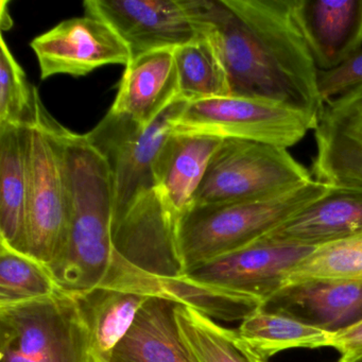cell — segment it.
Listing matches in <instances>:
<instances>
[{
  "mask_svg": "<svg viewBox=\"0 0 362 362\" xmlns=\"http://www.w3.org/2000/svg\"><path fill=\"white\" fill-rule=\"evenodd\" d=\"M179 99L187 103L232 96L226 67L209 35L175 48Z\"/></svg>",
  "mask_w": 362,
  "mask_h": 362,
  "instance_id": "7402d4cb",
  "label": "cell"
},
{
  "mask_svg": "<svg viewBox=\"0 0 362 362\" xmlns=\"http://www.w3.org/2000/svg\"><path fill=\"white\" fill-rule=\"evenodd\" d=\"M308 281L362 284V235L315 247L289 273L284 286Z\"/></svg>",
  "mask_w": 362,
  "mask_h": 362,
  "instance_id": "484cf974",
  "label": "cell"
},
{
  "mask_svg": "<svg viewBox=\"0 0 362 362\" xmlns=\"http://www.w3.org/2000/svg\"><path fill=\"white\" fill-rule=\"evenodd\" d=\"M313 180L310 171L287 148L223 139L209 162L192 204L264 200Z\"/></svg>",
  "mask_w": 362,
  "mask_h": 362,
  "instance_id": "8992f818",
  "label": "cell"
},
{
  "mask_svg": "<svg viewBox=\"0 0 362 362\" xmlns=\"http://www.w3.org/2000/svg\"><path fill=\"white\" fill-rule=\"evenodd\" d=\"M222 141L211 135L173 132L165 143L156 162V186L179 217L192 204Z\"/></svg>",
  "mask_w": 362,
  "mask_h": 362,
  "instance_id": "d6986e66",
  "label": "cell"
},
{
  "mask_svg": "<svg viewBox=\"0 0 362 362\" xmlns=\"http://www.w3.org/2000/svg\"><path fill=\"white\" fill-rule=\"evenodd\" d=\"M362 235V189L332 187L267 238L320 247Z\"/></svg>",
  "mask_w": 362,
  "mask_h": 362,
  "instance_id": "e0dca14e",
  "label": "cell"
},
{
  "mask_svg": "<svg viewBox=\"0 0 362 362\" xmlns=\"http://www.w3.org/2000/svg\"><path fill=\"white\" fill-rule=\"evenodd\" d=\"M175 317L182 338L198 362H267L247 349L236 330L188 305L177 304Z\"/></svg>",
  "mask_w": 362,
  "mask_h": 362,
  "instance_id": "603a6c76",
  "label": "cell"
},
{
  "mask_svg": "<svg viewBox=\"0 0 362 362\" xmlns=\"http://www.w3.org/2000/svg\"><path fill=\"white\" fill-rule=\"evenodd\" d=\"M317 82L324 105L362 86V48L336 69L319 71Z\"/></svg>",
  "mask_w": 362,
  "mask_h": 362,
  "instance_id": "83f0119b",
  "label": "cell"
},
{
  "mask_svg": "<svg viewBox=\"0 0 362 362\" xmlns=\"http://www.w3.org/2000/svg\"><path fill=\"white\" fill-rule=\"evenodd\" d=\"M330 347L340 354L338 362H359L362 360V321L336 332Z\"/></svg>",
  "mask_w": 362,
  "mask_h": 362,
  "instance_id": "f1b7e54d",
  "label": "cell"
},
{
  "mask_svg": "<svg viewBox=\"0 0 362 362\" xmlns=\"http://www.w3.org/2000/svg\"><path fill=\"white\" fill-rule=\"evenodd\" d=\"M177 215L158 187L141 196L113 223L115 251L139 270L164 279L184 276Z\"/></svg>",
  "mask_w": 362,
  "mask_h": 362,
  "instance_id": "8fae6325",
  "label": "cell"
},
{
  "mask_svg": "<svg viewBox=\"0 0 362 362\" xmlns=\"http://www.w3.org/2000/svg\"><path fill=\"white\" fill-rule=\"evenodd\" d=\"M188 103H173L150 126L110 110L86 139L103 154L113 177V223L156 186V166L173 127Z\"/></svg>",
  "mask_w": 362,
  "mask_h": 362,
  "instance_id": "52a82bcc",
  "label": "cell"
},
{
  "mask_svg": "<svg viewBox=\"0 0 362 362\" xmlns=\"http://www.w3.org/2000/svg\"><path fill=\"white\" fill-rule=\"evenodd\" d=\"M206 18L232 96L272 101L317 124L324 105L319 69L294 0H206Z\"/></svg>",
  "mask_w": 362,
  "mask_h": 362,
  "instance_id": "6da1fadb",
  "label": "cell"
},
{
  "mask_svg": "<svg viewBox=\"0 0 362 362\" xmlns=\"http://www.w3.org/2000/svg\"><path fill=\"white\" fill-rule=\"evenodd\" d=\"M28 160L26 127L0 126L1 245L26 254Z\"/></svg>",
  "mask_w": 362,
  "mask_h": 362,
  "instance_id": "ffe728a7",
  "label": "cell"
},
{
  "mask_svg": "<svg viewBox=\"0 0 362 362\" xmlns=\"http://www.w3.org/2000/svg\"><path fill=\"white\" fill-rule=\"evenodd\" d=\"M37 88L31 86L5 37L0 39V126L26 127L33 122Z\"/></svg>",
  "mask_w": 362,
  "mask_h": 362,
  "instance_id": "4316f807",
  "label": "cell"
},
{
  "mask_svg": "<svg viewBox=\"0 0 362 362\" xmlns=\"http://www.w3.org/2000/svg\"><path fill=\"white\" fill-rule=\"evenodd\" d=\"M236 332L243 344L264 360L286 349L330 347L334 334L262 307L245 317Z\"/></svg>",
  "mask_w": 362,
  "mask_h": 362,
  "instance_id": "44dd1931",
  "label": "cell"
},
{
  "mask_svg": "<svg viewBox=\"0 0 362 362\" xmlns=\"http://www.w3.org/2000/svg\"><path fill=\"white\" fill-rule=\"evenodd\" d=\"M90 362H95L94 358L90 357Z\"/></svg>",
  "mask_w": 362,
  "mask_h": 362,
  "instance_id": "f546056e",
  "label": "cell"
},
{
  "mask_svg": "<svg viewBox=\"0 0 362 362\" xmlns=\"http://www.w3.org/2000/svg\"><path fill=\"white\" fill-rule=\"evenodd\" d=\"M179 100V78L173 50L133 59L126 66L111 111L150 126Z\"/></svg>",
  "mask_w": 362,
  "mask_h": 362,
  "instance_id": "2e32d148",
  "label": "cell"
},
{
  "mask_svg": "<svg viewBox=\"0 0 362 362\" xmlns=\"http://www.w3.org/2000/svg\"><path fill=\"white\" fill-rule=\"evenodd\" d=\"M313 119L285 105L247 97L226 96L188 103L173 132L199 133L289 148L315 130Z\"/></svg>",
  "mask_w": 362,
  "mask_h": 362,
  "instance_id": "9c48e42d",
  "label": "cell"
},
{
  "mask_svg": "<svg viewBox=\"0 0 362 362\" xmlns=\"http://www.w3.org/2000/svg\"><path fill=\"white\" fill-rule=\"evenodd\" d=\"M177 304L167 296L148 298L109 362H198L180 332Z\"/></svg>",
  "mask_w": 362,
  "mask_h": 362,
  "instance_id": "ac0fdd59",
  "label": "cell"
},
{
  "mask_svg": "<svg viewBox=\"0 0 362 362\" xmlns=\"http://www.w3.org/2000/svg\"><path fill=\"white\" fill-rule=\"evenodd\" d=\"M90 334L76 298L62 290L0 307V362H90Z\"/></svg>",
  "mask_w": 362,
  "mask_h": 362,
  "instance_id": "5b68a950",
  "label": "cell"
},
{
  "mask_svg": "<svg viewBox=\"0 0 362 362\" xmlns=\"http://www.w3.org/2000/svg\"><path fill=\"white\" fill-rule=\"evenodd\" d=\"M315 249L264 237L194 267L183 277L209 287L257 296L264 302L284 287L289 273Z\"/></svg>",
  "mask_w": 362,
  "mask_h": 362,
  "instance_id": "7c38bea8",
  "label": "cell"
},
{
  "mask_svg": "<svg viewBox=\"0 0 362 362\" xmlns=\"http://www.w3.org/2000/svg\"><path fill=\"white\" fill-rule=\"evenodd\" d=\"M86 16L107 23L133 59L206 37V0H86ZM131 60V61H132Z\"/></svg>",
  "mask_w": 362,
  "mask_h": 362,
  "instance_id": "ba28073f",
  "label": "cell"
},
{
  "mask_svg": "<svg viewBox=\"0 0 362 362\" xmlns=\"http://www.w3.org/2000/svg\"><path fill=\"white\" fill-rule=\"evenodd\" d=\"M162 279L119 259L101 285L74 296L90 334L95 362H109L148 298L162 296Z\"/></svg>",
  "mask_w": 362,
  "mask_h": 362,
  "instance_id": "30bf717a",
  "label": "cell"
},
{
  "mask_svg": "<svg viewBox=\"0 0 362 362\" xmlns=\"http://www.w3.org/2000/svg\"><path fill=\"white\" fill-rule=\"evenodd\" d=\"M164 294L180 304L188 305L213 320L243 322L262 308L264 300L257 296L209 287L194 283L185 277L163 279Z\"/></svg>",
  "mask_w": 362,
  "mask_h": 362,
  "instance_id": "cb8c5ba5",
  "label": "cell"
},
{
  "mask_svg": "<svg viewBox=\"0 0 362 362\" xmlns=\"http://www.w3.org/2000/svg\"><path fill=\"white\" fill-rule=\"evenodd\" d=\"M71 222L64 252L48 270L59 289L77 296L101 285L113 262V177L103 154L86 135L63 130Z\"/></svg>",
  "mask_w": 362,
  "mask_h": 362,
  "instance_id": "7a4b0ae2",
  "label": "cell"
},
{
  "mask_svg": "<svg viewBox=\"0 0 362 362\" xmlns=\"http://www.w3.org/2000/svg\"><path fill=\"white\" fill-rule=\"evenodd\" d=\"M58 290L45 264L0 243V307L39 300Z\"/></svg>",
  "mask_w": 362,
  "mask_h": 362,
  "instance_id": "d4e9b609",
  "label": "cell"
},
{
  "mask_svg": "<svg viewBox=\"0 0 362 362\" xmlns=\"http://www.w3.org/2000/svg\"><path fill=\"white\" fill-rule=\"evenodd\" d=\"M330 189L332 186L313 180L264 200L190 205L177 221L185 273L264 238Z\"/></svg>",
  "mask_w": 362,
  "mask_h": 362,
  "instance_id": "3957f363",
  "label": "cell"
},
{
  "mask_svg": "<svg viewBox=\"0 0 362 362\" xmlns=\"http://www.w3.org/2000/svg\"><path fill=\"white\" fill-rule=\"evenodd\" d=\"M296 20L319 71H330L362 48V0H294Z\"/></svg>",
  "mask_w": 362,
  "mask_h": 362,
  "instance_id": "5bb4252c",
  "label": "cell"
},
{
  "mask_svg": "<svg viewBox=\"0 0 362 362\" xmlns=\"http://www.w3.org/2000/svg\"><path fill=\"white\" fill-rule=\"evenodd\" d=\"M64 127L35 92L33 122L26 126L28 160L26 254L50 267L64 252L71 222V189Z\"/></svg>",
  "mask_w": 362,
  "mask_h": 362,
  "instance_id": "277c9868",
  "label": "cell"
},
{
  "mask_svg": "<svg viewBox=\"0 0 362 362\" xmlns=\"http://www.w3.org/2000/svg\"><path fill=\"white\" fill-rule=\"evenodd\" d=\"M262 308L296 317L336 334L362 321V284L308 281L286 285Z\"/></svg>",
  "mask_w": 362,
  "mask_h": 362,
  "instance_id": "9a60e30c",
  "label": "cell"
},
{
  "mask_svg": "<svg viewBox=\"0 0 362 362\" xmlns=\"http://www.w3.org/2000/svg\"><path fill=\"white\" fill-rule=\"evenodd\" d=\"M39 62L41 79L57 75L84 77L105 65L127 66L130 50L111 26L84 16L63 21L30 43Z\"/></svg>",
  "mask_w": 362,
  "mask_h": 362,
  "instance_id": "4fadbf2b",
  "label": "cell"
}]
</instances>
